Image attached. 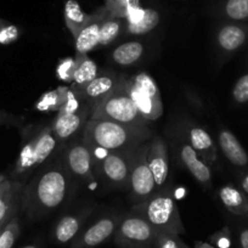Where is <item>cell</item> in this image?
<instances>
[{"instance_id":"1","label":"cell","mask_w":248,"mask_h":248,"mask_svg":"<svg viewBox=\"0 0 248 248\" xmlns=\"http://www.w3.org/2000/svg\"><path fill=\"white\" fill-rule=\"evenodd\" d=\"M77 189V180L71 175L61 152L40 167L21 195V212L30 221L49 217L68 204Z\"/></svg>"},{"instance_id":"2","label":"cell","mask_w":248,"mask_h":248,"mask_svg":"<svg viewBox=\"0 0 248 248\" xmlns=\"http://www.w3.org/2000/svg\"><path fill=\"white\" fill-rule=\"evenodd\" d=\"M21 149L11 175L14 180L25 183L40 167L59 156L65 145L55 137L50 124L26 125L21 129Z\"/></svg>"},{"instance_id":"3","label":"cell","mask_w":248,"mask_h":248,"mask_svg":"<svg viewBox=\"0 0 248 248\" xmlns=\"http://www.w3.org/2000/svg\"><path fill=\"white\" fill-rule=\"evenodd\" d=\"M82 137L92 149L105 151H130L154 137L150 127H134L107 119L90 118Z\"/></svg>"},{"instance_id":"4","label":"cell","mask_w":248,"mask_h":248,"mask_svg":"<svg viewBox=\"0 0 248 248\" xmlns=\"http://www.w3.org/2000/svg\"><path fill=\"white\" fill-rule=\"evenodd\" d=\"M132 212L142 217L158 232L173 235L185 233L175 197L168 186L157 190L145 201L134 204Z\"/></svg>"},{"instance_id":"5","label":"cell","mask_w":248,"mask_h":248,"mask_svg":"<svg viewBox=\"0 0 248 248\" xmlns=\"http://www.w3.org/2000/svg\"><path fill=\"white\" fill-rule=\"evenodd\" d=\"M90 118L107 119L134 127H150L138 109L129 92V77L122 75L118 84L105 99L92 107Z\"/></svg>"},{"instance_id":"6","label":"cell","mask_w":248,"mask_h":248,"mask_svg":"<svg viewBox=\"0 0 248 248\" xmlns=\"http://www.w3.org/2000/svg\"><path fill=\"white\" fill-rule=\"evenodd\" d=\"M134 150L105 151L101 149H92L94 156V171L97 181H101L108 189H129L130 164Z\"/></svg>"},{"instance_id":"7","label":"cell","mask_w":248,"mask_h":248,"mask_svg":"<svg viewBox=\"0 0 248 248\" xmlns=\"http://www.w3.org/2000/svg\"><path fill=\"white\" fill-rule=\"evenodd\" d=\"M61 156L66 168L77 183L84 184L89 187L96 186L97 179L94 171V156L82 134L65 145L61 151Z\"/></svg>"},{"instance_id":"8","label":"cell","mask_w":248,"mask_h":248,"mask_svg":"<svg viewBox=\"0 0 248 248\" xmlns=\"http://www.w3.org/2000/svg\"><path fill=\"white\" fill-rule=\"evenodd\" d=\"M129 92L138 109L147 122L156 121L163 114L161 93L154 78L146 72L129 77Z\"/></svg>"},{"instance_id":"9","label":"cell","mask_w":248,"mask_h":248,"mask_svg":"<svg viewBox=\"0 0 248 248\" xmlns=\"http://www.w3.org/2000/svg\"><path fill=\"white\" fill-rule=\"evenodd\" d=\"M158 233L142 217L130 212L122 218L114 242L121 248H155Z\"/></svg>"},{"instance_id":"10","label":"cell","mask_w":248,"mask_h":248,"mask_svg":"<svg viewBox=\"0 0 248 248\" xmlns=\"http://www.w3.org/2000/svg\"><path fill=\"white\" fill-rule=\"evenodd\" d=\"M147 147L149 141L138 146L132 154L128 191L134 204L145 201L157 191L154 174L147 162Z\"/></svg>"},{"instance_id":"11","label":"cell","mask_w":248,"mask_h":248,"mask_svg":"<svg viewBox=\"0 0 248 248\" xmlns=\"http://www.w3.org/2000/svg\"><path fill=\"white\" fill-rule=\"evenodd\" d=\"M214 44L218 56L229 60L248 45V23L221 22L214 33Z\"/></svg>"},{"instance_id":"12","label":"cell","mask_w":248,"mask_h":248,"mask_svg":"<svg viewBox=\"0 0 248 248\" xmlns=\"http://www.w3.org/2000/svg\"><path fill=\"white\" fill-rule=\"evenodd\" d=\"M122 218V214H107L101 217L89 228L82 230L71 242V248H96L114 236Z\"/></svg>"},{"instance_id":"13","label":"cell","mask_w":248,"mask_h":248,"mask_svg":"<svg viewBox=\"0 0 248 248\" xmlns=\"http://www.w3.org/2000/svg\"><path fill=\"white\" fill-rule=\"evenodd\" d=\"M94 209L95 206L89 204V206L78 209L77 212L62 216L52 228V242L57 243V245H67V243L72 242L82 232L83 226L94 213Z\"/></svg>"},{"instance_id":"14","label":"cell","mask_w":248,"mask_h":248,"mask_svg":"<svg viewBox=\"0 0 248 248\" xmlns=\"http://www.w3.org/2000/svg\"><path fill=\"white\" fill-rule=\"evenodd\" d=\"M185 141L190 144V146L199 154L203 161H206L209 166L216 164L218 162V147L214 142L213 138L209 135L204 128L194 122L181 123L180 134Z\"/></svg>"},{"instance_id":"15","label":"cell","mask_w":248,"mask_h":248,"mask_svg":"<svg viewBox=\"0 0 248 248\" xmlns=\"http://www.w3.org/2000/svg\"><path fill=\"white\" fill-rule=\"evenodd\" d=\"M90 114H92V107L87 104L76 113L67 114V116L56 114V117L50 123V127L59 141L62 145H66L68 141L82 134L85 124L90 119Z\"/></svg>"},{"instance_id":"16","label":"cell","mask_w":248,"mask_h":248,"mask_svg":"<svg viewBox=\"0 0 248 248\" xmlns=\"http://www.w3.org/2000/svg\"><path fill=\"white\" fill-rule=\"evenodd\" d=\"M178 155L183 166L194 176L195 180L200 185L204 186V187H209L212 180H213V173H212L211 166L206 161H203L199 156V154L190 146L189 142L185 141L181 137H179Z\"/></svg>"},{"instance_id":"17","label":"cell","mask_w":248,"mask_h":248,"mask_svg":"<svg viewBox=\"0 0 248 248\" xmlns=\"http://www.w3.org/2000/svg\"><path fill=\"white\" fill-rule=\"evenodd\" d=\"M147 162L154 174L157 190L163 189L167 185L169 175V159L167 142L162 137H152L147 147Z\"/></svg>"},{"instance_id":"18","label":"cell","mask_w":248,"mask_h":248,"mask_svg":"<svg viewBox=\"0 0 248 248\" xmlns=\"http://www.w3.org/2000/svg\"><path fill=\"white\" fill-rule=\"evenodd\" d=\"M121 77V73H117L112 70L102 71L97 75L96 78L88 83L85 87L75 90L82 97L83 101L93 107L102 99H105L116 88Z\"/></svg>"},{"instance_id":"19","label":"cell","mask_w":248,"mask_h":248,"mask_svg":"<svg viewBox=\"0 0 248 248\" xmlns=\"http://www.w3.org/2000/svg\"><path fill=\"white\" fill-rule=\"evenodd\" d=\"M105 16L104 6L92 14V18L84 28L75 38L76 55H88L92 50L96 49L100 43V27Z\"/></svg>"},{"instance_id":"20","label":"cell","mask_w":248,"mask_h":248,"mask_svg":"<svg viewBox=\"0 0 248 248\" xmlns=\"http://www.w3.org/2000/svg\"><path fill=\"white\" fill-rule=\"evenodd\" d=\"M161 21V15L157 10L151 8H141L134 11L124 21L123 32L128 35H145L154 31Z\"/></svg>"},{"instance_id":"21","label":"cell","mask_w":248,"mask_h":248,"mask_svg":"<svg viewBox=\"0 0 248 248\" xmlns=\"http://www.w3.org/2000/svg\"><path fill=\"white\" fill-rule=\"evenodd\" d=\"M218 144L225 158L232 166L238 168L248 167V154L237 138L226 128H220L218 132Z\"/></svg>"},{"instance_id":"22","label":"cell","mask_w":248,"mask_h":248,"mask_svg":"<svg viewBox=\"0 0 248 248\" xmlns=\"http://www.w3.org/2000/svg\"><path fill=\"white\" fill-rule=\"evenodd\" d=\"M223 206L236 217H248V195L233 185H224L218 190Z\"/></svg>"},{"instance_id":"23","label":"cell","mask_w":248,"mask_h":248,"mask_svg":"<svg viewBox=\"0 0 248 248\" xmlns=\"http://www.w3.org/2000/svg\"><path fill=\"white\" fill-rule=\"evenodd\" d=\"M145 55L144 43L139 40H129L118 45L112 51L111 60L121 67H130L135 65Z\"/></svg>"},{"instance_id":"24","label":"cell","mask_w":248,"mask_h":248,"mask_svg":"<svg viewBox=\"0 0 248 248\" xmlns=\"http://www.w3.org/2000/svg\"><path fill=\"white\" fill-rule=\"evenodd\" d=\"M216 14L228 22L248 23V0H221Z\"/></svg>"},{"instance_id":"25","label":"cell","mask_w":248,"mask_h":248,"mask_svg":"<svg viewBox=\"0 0 248 248\" xmlns=\"http://www.w3.org/2000/svg\"><path fill=\"white\" fill-rule=\"evenodd\" d=\"M63 17H65L66 27L68 28L72 37L76 38L90 21L92 14H85L77 0H66Z\"/></svg>"},{"instance_id":"26","label":"cell","mask_w":248,"mask_h":248,"mask_svg":"<svg viewBox=\"0 0 248 248\" xmlns=\"http://www.w3.org/2000/svg\"><path fill=\"white\" fill-rule=\"evenodd\" d=\"M76 61H77V65H76L71 87L73 89H79L96 78L100 72L96 62L93 61L88 55H76Z\"/></svg>"},{"instance_id":"27","label":"cell","mask_w":248,"mask_h":248,"mask_svg":"<svg viewBox=\"0 0 248 248\" xmlns=\"http://www.w3.org/2000/svg\"><path fill=\"white\" fill-rule=\"evenodd\" d=\"M123 22V20L108 15L105 10V16L102 18L101 27H100L99 46H108L109 44H112L124 31Z\"/></svg>"},{"instance_id":"28","label":"cell","mask_w":248,"mask_h":248,"mask_svg":"<svg viewBox=\"0 0 248 248\" xmlns=\"http://www.w3.org/2000/svg\"><path fill=\"white\" fill-rule=\"evenodd\" d=\"M66 85H60L56 89L44 93L35 102L34 107L39 112H59L65 99Z\"/></svg>"},{"instance_id":"29","label":"cell","mask_w":248,"mask_h":248,"mask_svg":"<svg viewBox=\"0 0 248 248\" xmlns=\"http://www.w3.org/2000/svg\"><path fill=\"white\" fill-rule=\"evenodd\" d=\"M104 8L108 15L125 21L140 8V0H105Z\"/></svg>"},{"instance_id":"30","label":"cell","mask_w":248,"mask_h":248,"mask_svg":"<svg viewBox=\"0 0 248 248\" xmlns=\"http://www.w3.org/2000/svg\"><path fill=\"white\" fill-rule=\"evenodd\" d=\"M20 212H16L0 233V248H13L21 232Z\"/></svg>"},{"instance_id":"31","label":"cell","mask_w":248,"mask_h":248,"mask_svg":"<svg viewBox=\"0 0 248 248\" xmlns=\"http://www.w3.org/2000/svg\"><path fill=\"white\" fill-rule=\"evenodd\" d=\"M84 105H87V102L83 101L82 97L76 93V90L71 85H66L63 104H62L61 108H60V111L56 114L57 116H67V114L76 113Z\"/></svg>"},{"instance_id":"32","label":"cell","mask_w":248,"mask_h":248,"mask_svg":"<svg viewBox=\"0 0 248 248\" xmlns=\"http://www.w3.org/2000/svg\"><path fill=\"white\" fill-rule=\"evenodd\" d=\"M21 31L14 23L0 18V44L9 45L20 38Z\"/></svg>"},{"instance_id":"33","label":"cell","mask_w":248,"mask_h":248,"mask_svg":"<svg viewBox=\"0 0 248 248\" xmlns=\"http://www.w3.org/2000/svg\"><path fill=\"white\" fill-rule=\"evenodd\" d=\"M231 97L232 101L237 105L248 104V72L236 80L231 92Z\"/></svg>"},{"instance_id":"34","label":"cell","mask_w":248,"mask_h":248,"mask_svg":"<svg viewBox=\"0 0 248 248\" xmlns=\"http://www.w3.org/2000/svg\"><path fill=\"white\" fill-rule=\"evenodd\" d=\"M76 65H77L76 57H66V59H62L56 67L57 78L65 83H72Z\"/></svg>"},{"instance_id":"35","label":"cell","mask_w":248,"mask_h":248,"mask_svg":"<svg viewBox=\"0 0 248 248\" xmlns=\"http://www.w3.org/2000/svg\"><path fill=\"white\" fill-rule=\"evenodd\" d=\"M155 248H190L180 238V235L173 233H158Z\"/></svg>"},{"instance_id":"36","label":"cell","mask_w":248,"mask_h":248,"mask_svg":"<svg viewBox=\"0 0 248 248\" xmlns=\"http://www.w3.org/2000/svg\"><path fill=\"white\" fill-rule=\"evenodd\" d=\"M209 241H211L212 245L216 248H230L231 237L230 230H229L228 226H225V228H223L221 230H219L218 232L213 233V235L209 237Z\"/></svg>"},{"instance_id":"37","label":"cell","mask_w":248,"mask_h":248,"mask_svg":"<svg viewBox=\"0 0 248 248\" xmlns=\"http://www.w3.org/2000/svg\"><path fill=\"white\" fill-rule=\"evenodd\" d=\"M22 117L15 116L13 113L0 109V125H14V127H21L22 125Z\"/></svg>"},{"instance_id":"38","label":"cell","mask_w":248,"mask_h":248,"mask_svg":"<svg viewBox=\"0 0 248 248\" xmlns=\"http://www.w3.org/2000/svg\"><path fill=\"white\" fill-rule=\"evenodd\" d=\"M20 209H21V204H20V206H18V207H16L15 209H13V211H11L10 213H9V214H6V216L4 217V218H1V219H0V233L3 232L4 228H5V225H6V224H8V221L10 220V219H11V217H13L14 214L16 213V212H18V211H20Z\"/></svg>"},{"instance_id":"39","label":"cell","mask_w":248,"mask_h":248,"mask_svg":"<svg viewBox=\"0 0 248 248\" xmlns=\"http://www.w3.org/2000/svg\"><path fill=\"white\" fill-rule=\"evenodd\" d=\"M238 238H240L241 248H248V228L242 229V230L240 231Z\"/></svg>"},{"instance_id":"40","label":"cell","mask_w":248,"mask_h":248,"mask_svg":"<svg viewBox=\"0 0 248 248\" xmlns=\"http://www.w3.org/2000/svg\"><path fill=\"white\" fill-rule=\"evenodd\" d=\"M240 186H241V190L248 195V171L247 173H243L242 175H241Z\"/></svg>"},{"instance_id":"41","label":"cell","mask_w":248,"mask_h":248,"mask_svg":"<svg viewBox=\"0 0 248 248\" xmlns=\"http://www.w3.org/2000/svg\"><path fill=\"white\" fill-rule=\"evenodd\" d=\"M194 248H216L213 245H211V243L208 242H202V241H197L196 243H195V247Z\"/></svg>"},{"instance_id":"42","label":"cell","mask_w":248,"mask_h":248,"mask_svg":"<svg viewBox=\"0 0 248 248\" xmlns=\"http://www.w3.org/2000/svg\"><path fill=\"white\" fill-rule=\"evenodd\" d=\"M22 248H40V247H39V245H37V243H31V245L23 246Z\"/></svg>"},{"instance_id":"43","label":"cell","mask_w":248,"mask_h":248,"mask_svg":"<svg viewBox=\"0 0 248 248\" xmlns=\"http://www.w3.org/2000/svg\"><path fill=\"white\" fill-rule=\"evenodd\" d=\"M6 180V178L4 175H1V174H0V185H1V184L4 183V181Z\"/></svg>"}]
</instances>
